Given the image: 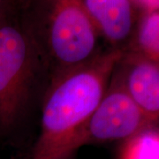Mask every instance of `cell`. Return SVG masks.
I'll return each instance as SVG.
<instances>
[{"mask_svg":"<svg viewBox=\"0 0 159 159\" xmlns=\"http://www.w3.org/2000/svg\"><path fill=\"white\" fill-rule=\"evenodd\" d=\"M141 11H159V0H134Z\"/></svg>","mask_w":159,"mask_h":159,"instance_id":"30bf717a","label":"cell"},{"mask_svg":"<svg viewBox=\"0 0 159 159\" xmlns=\"http://www.w3.org/2000/svg\"><path fill=\"white\" fill-rule=\"evenodd\" d=\"M20 19L49 82L103 51L81 0H27Z\"/></svg>","mask_w":159,"mask_h":159,"instance_id":"7a4b0ae2","label":"cell"},{"mask_svg":"<svg viewBox=\"0 0 159 159\" xmlns=\"http://www.w3.org/2000/svg\"><path fill=\"white\" fill-rule=\"evenodd\" d=\"M126 51L153 61L157 59L159 55V11H142L134 34Z\"/></svg>","mask_w":159,"mask_h":159,"instance_id":"52a82bcc","label":"cell"},{"mask_svg":"<svg viewBox=\"0 0 159 159\" xmlns=\"http://www.w3.org/2000/svg\"><path fill=\"white\" fill-rule=\"evenodd\" d=\"M109 49L125 51L134 34L141 9L134 0H81Z\"/></svg>","mask_w":159,"mask_h":159,"instance_id":"8992f818","label":"cell"},{"mask_svg":"<svg viewBox=\"0 0 159 159\" xmlns=\"http://www.w3.org/2000/svg\"><path fill=\"white\" fill-rule=\"evenodd\" d=\"M119 159H159V129L148 126L124 141Z\"/></svg>","mask_w":159,"mask_h":159,"instance_id":"ba28073f","label":"cell"},{"mask_svg":"<svg viewBox=\"0 0 159 159\" xmlns=\"http://www.w3.org/2000/svg\"><path fill=\"white\" fill-rule=\"evenodd\" d=\"M125 51L108 49L49 82L32 159H73Z\"/></svg>","mask_w":159,"mask_h":159,"instance_id":"6da1fadb","label":"cell"},{"mask_svg":"<svg viewBox=\"0 0 159 159\" xmlns=\"http://www.w3.org/2000/svg\"><path fill=\"white\" fill-rule=\"evenodd\" d=\"M113 75L150 122L159 120V65L125 51Z\"/></svg>","mask_w":159,"mask_h":159,"instance_id":"5b68a950","label":"cell"},{"mask_svg":"<svg viewBox=\"0 0 159 159\" xmlns=\"http://www.w3.org/2000/svg\"><path fill=\"white\" fill-rule=\"evenodd\" d=\"M27 0H0V25L20 12Z\"/></svg>","mask_w":159,"mask_h":159,"instance_id":"9c48e42d","label":"cell"},{"mask_svg":"<svg viewBox=\"0 0 159 159\" xmlns=\"http://www.w3.org/2000/svg\"><path fill=\"white\" fill-rule=\"evenodd\" d=\"M155 62L157 63V64H158V65H159V55H158V56H157V59L155 60Z\"/></svg>","mask_w":159,"mask_h":159,"instance_id":"8fae6325","label":"cell"},{"mask_svg":"<svg viewBox=\"0 0 159 159\" xmlns=\"http://www.w3.org/2000/svg\"><path fill=\"white\" fill-rule=\"evenodd\" d=\"M40 72L39 56L18 12L0 25L1 135H9L22 120Z\"/></svg>","mask_w":159,"mask_h":159,"instance_id":"3957f363","label":"cell"},{"mask_svg":"<svg viewBox=\"0 0 159 159\" xmlns=\"http://www.w3.org/2000/svg\"><path fill=\"white\" fill-rule=\"evenodd\" d=\"M151 125L112 74L107 89L86 125L82 146L125 141Z\"/></svg>","mask_w":159,"mask_h":159,"instance_id":"277c9868","label":"cell"}]
</instances>
